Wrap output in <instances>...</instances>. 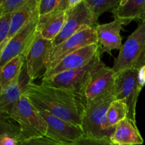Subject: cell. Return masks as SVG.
I'll list each match as a JSON object with an SVG mask.
<instances>
[{"label":"cell","instance_id":"6da1fadb","mask_svg":"<svg viewBox=\"0 0 145 145\" xmlns=\"http://www.w3.org/2000/svg\"><path fill=\"white\" fill-rule=\"evenodd\" d=\"M23 94L38 110L81 127L83 108L73 92L42 84H35L28 80L23 86Z\"/></svg>","mask_w":145,"mask_h":145},{"label":"cell","instance_id":"e0dca14e","mask_svg":"<svg viewBox=\"0 0 145 145\" xmlns=\"http://www.w3.org/2000/svg\"><path fill=\"white\" fill-rule=\"evenodd\" d=\"M112 12L114 18L118 19L123 25L134 20L145 21V0H120Z\"/></svg>","mask_w":145,"mask_h":145},{"label":"cell","instance_id":"f1b7e54d","mask_svg":"<svg viewBox=\"0 0 145 145\" xmlns=\"http://www.w3.org/2000/svg\"><path fill=\"white\" fill-rule=\"evenodd\" d=\"M18 140L9 135H3L0 136V145H17Z\"/></svg>","mask_w":145,"mask_h":145},{"label":"cell","instance_id":"d6986e66","mask_svg":"<svg viewBox=\"0 0 145 145\" xmlns=\"http://www.w3.org/2000/svg\"><path fill=\"white\" fill-rule=\"evenodd\" d=\"M23 95V86L20 76L3 88L0 93V112L10 116L14 108Z\"/></svg>","mask_w":145,"mask_h":145},{"label":"cell","instance_id":"ac0fdd59","mask_svg":"<svg viewBox=\"0 0 145 145\" xmlns=\"http://www.w3.org/2000/svg\"><path fill=\"white\" fill-rule=\"evenodd\" d=\"M38 16V0H28L25 5L11 15L7 39L12 38L21 28Z\"/></svg>","mask_w":145,"mask_h":145},{"label":"cell","instance_id":"8fae6325","mask_svg":"<svg viewBox=\"0 0 145 145\" xmlns=\"http://www.w3.org/2000/svg\"><path fill=\"white\" fill-rule=\"evenodd\" d=\"M39 113L48 125L45 137L58 145H72L84 137L81 127L42 110H39Z\"/></svg>","mask_w":145,"mask_h":145},{"label":"cell","instance_id":"3957f363","mask_svg":"<svg viewBox=\"0 0 145 145\" xmlns=\"http://www.w3.org/2000/svg\"><path fill=\"white\" fill-rule=\"evenodd\" d=\"M10 116L19 127L18 142L45 137L46 135V122L40 114L39 110L24 94L10 113Z\"/></svg>","mask_w":145,"mask_h":145},{"label":"cell","instance_id":"e575fe53","mask_svg":"<svg viewBox=\"0 0 145 145\" xmlns=\"http://www.w3.org/2000/svg\"><path fill=\"white\" fill-rule=\"evenodd\" d=\"M119 145H122V144H119Z\"/></svg>","mask_w":145,"mask_h":145},{"label":"cell","instance_id":"484cf974","mask_svg":"<svg viewBox=\"0 0 145 145\" xmlns=\"http://www.w3.org/2000/svg\"><path fill=\"white\" fill-rule=\"evenodd\" d=\"M11 15L12 14H8L0 17V45L7 39L9 32Z\"/></svg>","mask_w":145,"mask_h":145},{"label":"cell","instance_id":"f546056e","mask_svg":"<svg viewBox=\"0 0 145 145\" xmlns=\"http://www.w3.org/2000/svg\"><path fill=\"white\" fill-rule=\"evenodd\" d=\"M138 81L140 86L143 88L145 86V65L138 69Z\"/></svg>","mask_w":145,"mask_h":145},{"label":"cell","instance_id":"7a4b0ae2","mask_svg":"<svg viewBox=\"0 0 145 145\" xmlns=\"http://www.w3.org/2000/svg\"><path fill=\"white\" fill-rule=\"evenodd\" d=\"M113 100H115L114 92H112L84 106L82 113L81 125L84 137L96 140H110L115 128H111L108 125L106 113Z\"/></svg>","mask_w":145,"mask_h":145},{"label":"cell","instance_id":"277c9868","mask_svg":"<svg viewBox=\"0 0 145 145\" xmlns=\"http://www.w3.org/2000/svg\"><path fill=\"white\" fill-rule=\"evenodd\" d=\"M144 65H145V21H142L122 45L118 55L115 59L112 69L116 74L125 69H139Z\"/></svg>","mask_w":145,"mask_h":145},{"label":"cell","instance_id":"603a6c76","mask_svg":"<svg viewBox=\"0 0 145 145\" xmlns=\"http://www.w3.org/2000/svg\"><path fill=\"white\" fill-rule=\"evenodd\" d=\"M67 0H38L39 16L56 11L67 10Z\"/></svg>","mask_w":145,"mask_h":145},{"label":"cell","instance_id":"9a60e30c","mask_svg":"<svg viewBox=\"0 0 145 145\" xmlns=\"http://www.w3.org/2000/svg\"><path fill=\"white\" fill-rule=\"evenodd\" d=\"M66 11H56L39 16L36 33L40 38L52 41L62 31L65 22Z\"/></svg>","mask_w":145,"mask_h":145},{"label":"cell","instance_id":"30bf717a","mask_svg":"<svg viewBox=\"0 0 145 145\" xmlns=\"http://www.w3.org/2000/svg\"><path fill=\"white\" fill-rule=\"evenodd\" d=\"M97 44V38L95 28H87L79 31L52 48L48 62V70L55 67L64 57L79 49Z\"/></svg>","mask_w":145,"mask_h":145},{"label":"cell","instance_id":"7c38bea8","mask_svg":"<svg viewBox=\"0 0 145 145\" xmlns=\"http://www.w3.org/2000/svg\"><path fill=\"white\" fill-rule=\"evenodd\" d=\"M38 18L39 16L33 20L8 40L0 59V69L16 57L20 55H26L28 49L36 38Z\"/></svg>","mask_w":145,"mask_h":145},{"label":"cell","instance_id":"4316f807","mask_svg":"<svg viewBox=\"0 0 145 145\" xmlns=\"http://www.w3.org/2000/svg\"><path fill=\"white\" fill-rule=\"evenodd\" d=\"M72 145H116L108 139H102V140H96V139L89 138L84 137L80 140H77L75 143Z\"/></svg>","mask_w":145,"mask_h":145},{"label":"cell","instance_id":"8992f818","mask_svg":"<svg viewBox=\"0 0 145 145\" xmlns=\"http://www.w3.org/2000/svg\"><path fill=\"white\" fill-rule=\"evenodd\" d=\"M142 88L138 81V69H129L116 74L114 84L115 99L126 103L127 118L136 123V106Z\"/></svg>","mask_w":145,"mask_h":145},{"label":"cell","instance_id":"7402d4cb","mask_svg":"<svg viewBox=\"0 0 145 145\" xmlns=\"http://www.w3.org/2000/svg\"><path fill=\"white\" fill-rule=\"evenodd\" d=\"M89 8L93 21L97 24L99 16L103 13L113 10L118 6L120 0H84Z\"/></svg>","mask_w":145,"mask_h":145},{"label":"cell","instance_id":"44dd1931","mask_svg":"<svg viewBox=\"0 0 145 145\" xmlns=\"http://www.w3.org/2000/svg\"><path fill=\"white\" fill-rule=\"evenodd\" d=\"M127 115L128 108L126 103L115 99L110 104L106 113L108 125L111 128H116L118 123L127 118Z\"/></svg>","mask_w":145,"mask_h":145},{"label":"cell","instance_id":"ffe728a7","mask_svg":"<svg viewBox=\"0 0 145 145\" xmlns=\"http://www.w3.org/2000/svg\"><path fill=\"white\" fill-rule=\"evenodd\" d=\"M25 61V55H20L7 62L0 69V86L2 89L14 79L19 77Z\"/></svg>","mask_w":145,"mask_h":145},{"label":"cell","instance_id":"d4e9b609","mask_svg":"<svg viewBox=\"0 0 145 145\" xmlns=\"http://www.w3.org/2000/svg\"><path fill=\"white\" fill-rule=\"evenodd\" d=\"M28 0H3L0 5V17L12 14L25 5Z\"/></svg>","mask_w":145,"mask_h":145},{"label":"cell","instance_id":"1f68e13d","mask_svg":"<svg viewBox=\"0 0 145 145\" xmlns=\"http://www.w3.org/2000/svg\"><path fill=\"white\" fill-rule=\"evenodd\" d=\"M8 40L7 39L5 41H4V42L0 45V59H1V55H2V52H3V50H4V47H5V45H7Z\"/></svg>","mask_w":145,"mask_h":145},{"label":"cell","instance_id":"52a82bcc","mask_svg":"<svg viewBox=\"0 0 145 145\" xmlns=\"http://www.w3.org/2000/svg\"><path fill=\"white\" fill-rule=\"evenodd\" d=\"M101 55L99 52L85 66L75 70L67 71L59 73L49 79L42 80L41 84L70 91L77 96L79 100V96L82 86L89 74L101 59Z\"/></svg>","mask_w":145,"mask_h":145},{"label":"cell","instance_id":"2e32d148","mask_svg":"<svg viewBox=\"0 0 145 145\" xmlns=\"http://www.w3.org/2000/svg\"><path fill=\"white\" fill-rule=\"evenodd\" d=\"M110 140L116 145H141L144 143L136 123L127 118L116 125Z\"/></svg>","mask_w":145,"mask_h":145},{"label":"cell","instance_id":"cb8c5ba5","mask_svg":"<svg viewBox=\"0 0 145 145\" xmlns=\"http://www.w3.org/2000/svg\"><path fill=\"white\" fill-rule=\"evenodd\" d=\"M19 133V127L15 120L8 114L0 112V136L9 135L18 140Z\"/></svg>","mask_w":145,"mask_h":145},{"label":"cell","instance_id":"5bb4252c","mask_svg":"<svg viewBox=\"0 0 145 145\" xmlns=\"http://www.w3.org/2000/svg\"><path fill=\"white\" fill-rule=\"evenodd\" d=\"M123 24L117 18L110 23L104 24H97L95 27L101 55L104 52L111 55L113 50H119L122 48V37L120 31Z\"/></svg>","mask_w":145,"mask_h":145},{"label":"cell","instance_id":"4fadbf2b","mask_svg":"<svg viewBox=\"0 0 145 145\" xmlns=\"http://www.w3.org/2000/svg\"><path fill=\"white\" fill-rule=\"evenodd\" d=\"M99 52L98 44H93L78 50L64 57L55 67L47 71L42 77V80L49 79L64 72L79 69L87 65Z\"/></svg>","mask_w":145,"mask_h":145},{"label":"cell","instance_id":"83f0119b","mask_svg":"<svg viewBox=\"0 0 145 145\" xmlns=\"http://www.w3.org/2000/svg\"><path fill=\"white\" fill-rule=\"evenodd\" d=\"M17 145H58L45 137H36L23 142H18Z\"/></svg>","mask_w":145,"mask_h":145},{"label":"cell","instance_id":"ba28073f","mask_svg":"<svg viewBox=\"0 0 145 145\" xmlns=\"http://www.w3.org/2000/svg\"><path fill=\"white\" fill-rule=\"evenodd\" d=\"M97 24L93 21L91 14L84 1L72 8L66 11L65 22L62 31L52 41V47H55L67 38L82 30L95 28Z\"/></svg>","mask_w":145,"mask_h":145},{"label":"cell","instance_id":"5b68a950","mask_svg":"<svg viewBox=\"0 0 145 145\" xmlns=\"http://www.w3.org/2000/svg\"><path fill=\"white\" fill-rule=\"evenodd\" d=\"M116 73L105 65L101 59L98 62L85 81L79 96V101L84 109L87 103L114 92Z\"/></svg>","mask_w":145,"mask_h":145},{"label":"cell","instance_id":"4dcf8cb0","mask_svg":"<svg viewBox=\"0 0 145 145\" xmlns=\"http://www.w3.org/2000/svg\"><path fill=\"white\" fill-rule=\"evenodd\" d=\"M82 1H83V0H67V9L74 8V7H75L76 6H77L78 4H80Z\"/></svg>","mask_w":145,"mask_h":145},{"label":"cell","instance_id":"d6a6232c","mask_svg":"<svg viewBox=\"0 0 145 145\" xmlns=\"http://www.w3.org/2000/svg\"><path fill=\"white\" fill-rule=\"evenodd\" d=\"M1 90H2V88H1V86H0V93H1Z\"/></svg>","mask_w":145,"mask_h":145},{"label":"cell","instance_id":"836d02e7","mask_svg":"<svg viewBox=\"0 0 145 145\" xmlns=\"http://www.w3.org/2000/svg\"><path fill=\"white\" fill-rule=\"evenodd\" d=\"M2 1H3V0H0V5H1V2H2Z\"/></svg>","mask_w":145,"mask_h":145},{"label":"cell","instance_id":"9c48e42d","mask_svg":"<svg viewBox=\"0 0 145 145\" xmlns=\"http://www.w3.org/2000/svg\"><path fill=\"white\" fill-rule=\"evenodd\" d=\"M52 41L36 35L25 55V69L28 82H33L43 76L48 70V62L52 49Z\"/></svg>","mask_w":145,"mask_h":145}]
</instances>
